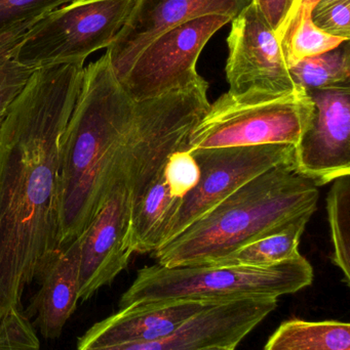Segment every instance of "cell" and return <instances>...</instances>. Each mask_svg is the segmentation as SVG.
Returning <instances> with one entry per match:
<instances>
[{
	"instance_id": "obj_1",
	"label": "cell",
	"mask_w": 350,
	"mask_h": 350,
	"mask_svg": "<svg viewBox=\"0 0 350 350\" xmlns=\"http://www.w3.org/2000/svg\"><path fill=\"white\" fill-rule=\"evenodd\" d=\"M84 65L35 70L0 123V324L60 249L62 139Z\"/></svg>"
},
{
	"instance_id": "obj_9",
	"label": "cell",
	"mask_w": 350,
	"mask_h": 350,
	"mask_svg": "<svg viewBox=\"0 0 350 350\" xmlns=\"http://www.w3.org/2000/svg\"><path fill=\"white\" fill-rule=\"evenodd\" d=\"M230 23L227 92L238 98H269L300 88L292 77L277 33L253 2Z\"/></svg>"
},
{
	"instance_id": "obj_24",
	"label": "cell",
	"mask_w": 350,
	"mask_h": 350,
	"mask_svg": "<svg viewBox=\"0 0 350 350\" xmlns=\"http://www.w3.org/2000/svg\"><path fill=\"white\" fill-rule=\"evenodd\" d=\"M72 0H0V32L26 21L41 18Z\"/></svg>"
},
{
	"instance_id": "obj_22",
	"label": "cell",
	"mask_w": 350,
	"mask_h": 350,
	"mask_svg": "<svg viewBox=\"0 0 350 350\" xmlns=\"http://www.w3.org/2000/svg\"><path fill=\"white\" fill-rule=\"evenodd\" d=\"M345 41L349 40L324 32L314 25L312 16H306L286 31L281 43L288 63L292 66L301 59L333 51Z\"/></svg>"
},
{
	"instance_id": "obj_11",
	"label": "cell",
	"mask_w": 350,
	"mask_h": 350,
	"mask_svg": "<svg viewBox=\"0 0 350 350\" xmlns=\"http://www.w3.org/2000/svg\"><path fill=\"white\" fill-rule=\"evenodd\" d=\"M129 170L113 187L100 211L79 237L82 301L90 299L104 286L110 285L127 269L134 254L129 246L132 207Z\"/></svg>"
},
{
	"instance_id": "obj_25",
	"label": "cell",
	"mask_w": 350,
	"mask_h": 350,
	"mask_svg": "<svg viewBox=\"0 0 350 350\" xmlns=\"http://www.w3.org/2000/svg\"><path fill=\"white\" fill-rule=\"evenodd\" d=\"M312 22L316 27L339 38L350 39V0L329 5H316L312 12Z\"/></svg>"
},
{
	"instance_id": "obj_23",
	"label": "cell",
	"mask_w": 350,
	"mask_h": 350,
	"mask_svg": "<svg viewBox=\"0 0 350 350\" xmlns=\"http://www.w3.org/2000/svg\"><path fill=\"white\" fill-rule=\"evenodd\" d=\"M201 176L199 165L186 149L174 152L164 166V177L171 193L183 198L195 189Z\"/></svg>"
},
{
	"instance_id": "obj_10",
	"label": "cell",
	"mask_w": 350,
	"mask_h": 350,
	"mask_svg": "<svg viewBox=\"0 0 350 350\" xmlns=\"http://www.w3.org/2000/svg\"><path fill=\"white\" fill-rule=\"evenodd\" d=\"M306 92L314 114L294 147L293 168L322 187L350 174V84Z\"/></svg>"
},
{
	"instance_id": "obj_29",
	"label": "cell",
	"mask_w": 350,
	"mask_h": 350,
	"mask_svg": "<svg viewBox=\"0 0 350 350\" xmlns=\"http://www.w3.org/2000/svg\"><path fill=\"white\" fill-rule=\"evenodd\" d=\"M205 350H236V349H229V347H215V349H210Z\"/></svg>"
},
{
	"instance_id": "obj_2",
	"label": "cell",
	"mask_w": 350,
	"mask_h": 350,
	"mask_svg": "<svg viewBox=\"0 0 350 350\" xmlns=\"http://www.w3.org/2000/svg\"><path fill=\"white\" fill-rule=\"evenodd\" d=\"M146 107L125 92L107 49L84 67L62 139L60 248L82 236L127 174Z\"/></svg>"
},
{
	"instance_id": "obj_5",
	"label": "cell",
	"mask_w": 350,
	"mask_h": 350,
	"mask_svg": "<svg viewBox=\"0 0 350 350\" xmlns=\"http://www.w3.org/2000/svg\"><path fill=\"white\" fill-rule=\"evenodd\" d=\"M314 104L304 88L269 98L222 94L191 129L187 151L216 148L291 145L308 129Z\"/></svg>"
},
{
	"instance_id": "obj_16",
	"label": "cell",
	"mask_w": 350,
	"mask_h": 350,
	"mask_svg": "<svg viewBox=\"0 0 350 350\" xmlns=\"http://www.w3.org/2000/svg\"><path fill=\"white\" fill-rule=\"evenodd\" d=\"M182 199L171 193L164 168L145 191L132 201L129 246L133 253H153L164 242Z\"/></svg>"
},
{
	"instance_id": "obj_6",
	"label": "cell",
	"mask_w": 350,
	"mask_h": 350,
	"mask_svg": "<svg viewBox=\"0 0 350 350\" xmlns=\"http://www.w3.org/2000/svg\"><path fill=\"white\" fill-rule=\"evenodd\" d=\"M136 0H72L37 21L14 49L16 62L32 68L84 64L88 55L109 49Z\"/></svg>"
},
{
	"instance_id": "obj_26",
	"label": "cell",
	"mask_w": 350,
	"mask_h": 350,
	"mask_svg": "<svg viewBox=\"0 0 350 350\" xmlns=\"http://www.w3.org/2000/svg\"><path fill=\"white\" fill-rule=\"evenodd\" d=\"M300 0H253L265 20L277 33L279 41L297 10Z\"/></svg>"
},
{
	"instance_id": "obj_13",
	"label": "cell",
	"mask_w": 350,
	"mask_h": 350,
	"mask_svg": "<svg viewBox=\"0 0 350 350\" xmlns=\"http://www.w3.org/2000/svg\"><path fill=\"white\" fill-rule=\"evenodd\" d=\"M253 0H136L135 6L107 51L115 75L156 37L183 23L208 16L232 18Z\"/></svg>"
},
{
	"instance_id": "obj_21",
	"label": "cell",
	"mask_w": 350,
	"mask_h": 350,
	"mask_svg": "<svg viewBox=\"0 0 350 350\" xmlns=\"http://www.w3.org/2000/svg\"><path fill=\"white\" fill-rule=\"evenodd\" d=\"M327 198V213L332 241V262L350 285V174L333 181Z\"/></svg>"
},
{
	"instance_id": "obj_28",
	"label": "cell",
	"mask_w": 350,
	"mask_h": 350,
	"mask_svg": "<svg viewBox=\"0 0 350 350\" xmlns=\"http://www.w3.org/2000/svg\"><path fill=\"white\" fill-rule=\"evenodd\" d=\"M345 1V0H321L316 5L325 6L329 5V4L336 3V2Z\"/></svg>"
},
{
	"instance_id": "obj_19",
	"label": "cell",
	"mask_w": 350,
	"mask_h": 350,
	"mask_svg": "<svg viewBox=\"0 0 350 350\" xmlns=\"http://www.w3.org/2000/svg\"><path fill=\"white\" fill-rule=\"evenodd\" d=\"M294 81L305 90L350 84L349 40L323 55L290 66Z\"/></svg>"
},
{
	"instance_id": "obj_18",
	"label": "cell",
	"mask_w": 350,
	"mask_h": 350,
	"mask_svg": "<svg viewBox=\"0 0 350 350\" xmlns=\"http://www.w3.org/2000/svg\"><path fill=\"white\" fill-rule=\"evenodd\" d=\"M312 214L296 218L287 228L246 245L223 260L211 265L271 267L301 256L299 244Z\"/></svg>"
},
{
	"instance_id": "obj_27",
	"label": "cell",
	"mask_w": 350,
	"mask_h": 350,
	"mask_svg": "<svg viewBox=\"0 0 350 350\" xmlns=\"http://www.w3.org/2000/svg\"><path fill=\"white\" fill-rule=\"evenodd\" d=\"M320 1L321 0H300L299 4H298L297 10H296L295 14H294L292 20L290 21L289 24H288L285 33L286 31L292 26V25L295 24V23L297 22V21H299L300 18H304V16H312V10H314L316 4ZM285 33H284V35H285ZM283 37H282V39H283Z\"/></svg>"
},
{
	"instance_id": "obj_15",
	"label": "cell",
	"mask_w": 350,
	"mask_h": 350,
	"mask_svg": "<svg viewBox=\"0 0 350 350\" xmlns=\"http://www.w3.org/2000/svg\"><path fill=\"white\" fill-rule=\"evenodd\" d=\"M80 239L62 246L36 279L38 291L31 299L28 312L47 339L58 338L79 301Z\"/></svg>"
},
{
	"instance_id": "obj_4",
	"label": "cell",
	"mask_w": 350,
	"mask_h": 350,
	"mask_svg": "<svg viewBox=\"0 0 350 350\" xmlns=\"http://www.w3.org/2000/svg\"><path fill=\"white\" fill-rule=\"evenodd\" d=\"M314 269L299 256L271 267L156 265L138 271L119 300V308L168 301L219 304L250 297L277 298L312 285Z\"/></svg>"
},
{
	"instance_id": "obj_12",
	"label": "cell",
	"mask_w": 350,
	"mask_h": 350,
	"mask_svg": "<svg viewBox=\"0 0 350 350\" xmlns=\"http://www.w3.org/2000/svg\"><path fill=\"white\" fill-rule=\"evenodd\" d=\"M277 298L250 297L212 304L174 332L143 343L110 345L84 350H205L236 349L277 308Z\"/></svg>"
},
{
	"instance_id": "obj_14",
	"label": "cell",
	"mask_w": 350,
	"mask_h": 350,
	"mask_svg": "<svg viewBox=\"0 0 350 350\" xmlns=\"http://www.w3.org/2000/svg\"><path fill=\"white\" fill-rule=\"evenodd\" d=\"M212 304H215L168 301L121 308L116 314L90 327L78 340L77 350L149 342L162 338Z\"/></svg>"
},
{
	"instance_id": "obj_8",
	"label": "cell",
	"mask_w": 350,
	"mask_h": 350,
	"mask_svg": "<svg viewBox=\"0 0 350 350\" xmlns=\"http://www.w3.org/2000/svg\"><path fill=\"white\" fill-rule=\"evenodd\" d=\"M201 172L199 183L182 199L164 243L255 177L283 165L293 166L294 146L262 145L188 151ZM162 244V245H164Z\"/></svg>"
},
{
	"instance_id": "obj_7",
	"label": "cell",
	"mask_w": 350,
	"mask_h": 350,
	"mask_svg": "<svg viewBox=\"0 0 350 350\" xmlns=\"http://www.w3.org/2000/svg\"><path fill=\"white\" fill-rule=\"evenodd\" d=\"M232 18L208 16L183 23L156 37L116 77L135 102L184 90L201 79L197 65L212 37Z\"/></svg>"
},
{
	"instance_id": "obj_20",
	"label": "cell",
	"mask_w": 350,
	"mask_h": 350,
	"mask_svg": "<svg viewBox=\"0 0 350 350\" xmlns=\"http://www.w3.org/2000/svg\"><path fill=\"white\" fill-rule=\"evenodd\" d=\"M39 20L26 21L0 32V123L35 71L16 62L14 51L29 29Z\"/></svg>"
},
{
	"instance_id": "obj_17",
	"label": "cell",
	"mask_w": 350,
	"mask_h": 350,
	"mask_svg": "<svg viewBox=\"0 0 350 350\" xmlns=\"http://www.w3.org/2000/svg\"><path fill=\"white\" fill-rule=\"evenodd\" d=\"M263 350H350V325L292 319L279 325Z\"/></svg>"
},
{
	"instance_id": "obj_3",
	"label": "cell",
	"mask_w": 350,
	"mask_h": 350,
	"mask_svg": "<svg viewBox=\"0 0 350 350\" xmlns=\"http://www.w3.org/2000/svg\"><path fill=\"white\" fill-rule=\"evenodd\" d=\"M320 191L292 165L255 177L153 252L166 267L211 265L318 209Z\"/></svg>"
}]
</instances>
